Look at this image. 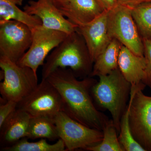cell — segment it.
I'll return each instance as SVG.
<instances>
[{"label":"cell","mask_w":151,"mask_h":151,"mask_svg":"<svg viewBox=\"0 0 151 151\" xmlns=\"http://www.w3.org/2000/svg\"><path fill=\"white\" fill-rule=\"evenodd\" d=\"M32 41L27 51L17 63L27 66L37 73L38 68L42 66L49 53L61 43L68 34L39 26L31 29Z\"/></svg>","instance_id":"9c48e42d"},{"label":"cell","mask_w":151,"mask_h":151,"mask_svg":"<svg viewBox=\"0 0 151 151\" xmlns=\"http://www.w3.org/2000/svg\"><path fill=\"white\" fill-rule=\"evenodd\" d=\"M31 29L15 20L0 22V56L17 63L29 48Z\"/></svg>","instance_id":"30bf717a"},{"label":"cell","mask_w":151,"mask_h":151,"mask_svg":"<svg viewBox=\"0 0 151 151\" xmlns=\"http://www.w3.org/2000/svg\"><path fill=\"white\" fill-rule=\"evenodd\" d=\"M144 46V57L146 60V68L143 83L151 89V40L142 39Z\"/></svg>","instance_id":"603a6c76"},{"label":"cell","mask_w":151,"mask_h":151,"mask_svg":"<svg viewBox=\"0 0 151 151\" xmlns=\"http://www.w3.org/2000/svg\"><path fill=\"white\" fill-rule=\"evenodd\" d=\"M31 116L21 109H17L0 128L1 148L9 147L27 137Z\"/></svg>","instance_id":"9a60e30c"},{"label":"cell","mask_w":151,"mask_h":151,"mask_svg":"<svg viewBox=\"0 0 151 151\" xmlns=\"http://www.w3.org/2000/svg\"><path fill=\"white\" fill-rule=\"evenodd\" d=\"M55 5L63 16L78 27L89 23L105 11L96 0H66Z\"/></svg>","instance_id":"4fadbf2b"},{"label":"cell","mask_w":151,"mask_h":151,"mask_svg":"<svg viewBox=\"0 0 151 151\" xmlns=\"http://www.w3.org/2000/svg\"><path fill=\"white\" fill-rule=\"evenodd\" d=\"M76 31L84 38L93 63L113 40L108 33V11L89 23L78 27Z\"/></svg>","instance_id":"7c38bea8"},{"label":"cell","mask_w":151,"mask_h":151,"mask_svg":"<svg viewBox=\"0 0 151 151\" xmlns=\"http://www.w3.org/2000/svg\"><path fill=\"white\" fill-rule=\"evenodd\" d=\"M17 5L21 6L22 4L23 1V0H12Z\"/></svg>","instance_id":"83f0119b"},{"label":"cell","mask_w":151,"mask_h":151,"mask_svg":"<svg viewBox=\"0 0 151 151\" xmlns=\"http://www.w3.org/2000/svg\"><path fill=\"white\" fill-rule=\"evenodd\" d=\"M122 44L113 39L93 63L90 76L108 75L119 68V52Z\"/></svg>","instance_id":"2e32d148"},{"label":"cell","mask_w":151,"mask_h":151,"mask_svg":"<svg viewBox=\"0 0 151 151\" xmlns=\"http://www.w3.org/2000/svg\"><path fill=\"white\" fill-rule=\"evenodd\" d=\"M27 138H23L9 147L1 148L4 151H65L66 150L64 142L59 139L54 144L47 142L46 139H41L35 142H30Z\"/></svg>","instance_id":"d6986e66"},{"label":"cell","mask_w":151,"mask_h":151,"mask_svg":"<svg viewBox=\"0 0 151 151\" xmlns=\"http://www.w3.org/2000/svg\"><path fill=\"white\" fill-rule=\"evenodd\" d=\"M131 89L128 106L132 135L146 151H151V96Z\"/></svg>","instance_id":"ba28073f"},{"label":"cell","mask_w":151,"mask_h":151,"mask_svg":"<svg viewBox=\"0 0 151 151\" xmlns=\"http://www.w3.org/2000/svg\"><path fill=\"white\" fill-rule=\"evenodd\" d=\"M92 62L84 38L77 31L68 35L47 57L42 70V79H45L58 68H69L76 76H90Z\"/></svg>","instance_id":"7a4b0ae2"},{"label":"cell","mask_w":151,"mask_h":151,"mask_svg":"<svg viewBox=\"0 0 151 151\" xmlns=\"http://www.w3.org/2000/svg\"><path fill=\"white\" fill-rule=\"evenodd\" d=\"M146 3H151V0H118V4L133 9L139 5Z\"/></svg>","instance_id":"d4e9b609"},{"label":"cell","mask_w":151,"mask_h":151,"mask_svg":"<svg viewBox=\"0 0 151 151\" xmlns=\"http://www.w3.org/2000/svg\"><path fill=\"white\" fill-rule=\"evenodd\" d=\"M3 81L0 93L5 101L19 103L38 85L37 74L32 68L21 66L5 57L0 56Z\"/></svg>","instance_id":"277c9868"},{"label":"cell","mask_w":151,"mask_h":151,"mask_svg":"<svg viewBox=\"0 0 151 151\" xmlns=\"http://www.w3.org/2000/svg\"><path fill=\"white\" fill-rule=\"evenodd\" d=\"M0 105V128L11 115L17 110L18 103L13 101H5L1 98Z\"/></svg>","instance_id":"cb8c5ba5"},{"label":"cell","mask_w":151,"mask_h":151,"mask_svg":"<svg viewBox=\"0 0 151 151\" xmlns=\"http://www.w3.org/2000/svg\"><path fill=\"white\" fill-rule=\"evenodd\" d=\"M119 68L131 87L144 90L146 86L143 83L146 68L144 56L135 54L122 45L119 52Z\"/></svg>","instance_id":"5bb4252c"},{"label":"cell","mask_w":151,"mask_h":151,"mask_svg":"<svg viewBox=\"0 0 151 151\" xmlns=\"http://www.w3.org/2000/svg\"><path fill=\"white\" fill-rule=\"evenodd\" d=\"M11 20L26 25L31 29L42 25L39 18L22 10L12 0H0V22Z\"/></svg>","instance_id":"e0dca14e"},{"label":"cell","mask_w":151,"mask_h":151,"mask_svg":"<svg viewBox=\"0 0 151 151\" xmlns=\"http://www.w3.org/2000/svg\"><path fill=\"white\" fill-rule=\"evenodd\" d=\"M59 92L63 111L85 126L103 131L110 119L94 103L91 89L97 82L91 76L78 80L69 68H58L46 78Z\"/></svg>","instance_id":"6da1fadb"},{"label":"cell","mask_w":151,"mask_h":151,"mask_svg":"<svg viewBox=\"0 0 151 151\" xmlns=\"http://www.w3.org/2000/svg\"><path fill=\"white\" fill-rule=\"evenodd\" d=\"M108 33L135 54L144 56L142 39L133 18L132 9L118 4L108 11Z\"/></svg>","instance_id":"5b68a950"},{"label":"cell","mask_w":151,"mask_h":151,"mask_svg":"<svg viewBox=\"0 0 151 151\" xmlns=\"http://www.w3.org/2000/svg\"><path fill=\"white\" fill-rule=\"evenodd\" d=\"M51 1L53 2L55 4L57 5L65 1L66 0H51Z\"/></svg>","instance_id":"4316f807"},{"label":"cell","mask_w":151,"mask_h":151,"mask_svg":"<svg viewBox=\"0 0 151 151\" xmlns=\"http://www.w3.org/2000/svg\"><path fill=\"white\" fill-rule=\"evenodd\" d=\"M63 102L57 89L47 79L42 81L35 89L18 103L17 108L31 117L46 116L54 119L63 111Z\"/></svg>","instance_id":"52a82bcc"},{"label":"cell","mask_w":151,"mask_h":151,"mask_svg":"<svg viewBox=\"0 0 151 151\" xmlns=\"http://www.w3.org/2000/svg\"><path fill=\"white\" fill-rule=\"evenodd\" d=\"M132 16L142 39L151 40V3L132 9Z\"/></svg>","instance_id":"44dd1931"},{"label":"cell","mask_w":151,"mask_h":151,"mask_svg":"<svg viewBox=\"0 0 151 151\" xmlns=\"http://www.w3.org/2000/svg\"><path fill=\"white\" fill-rule=\"evenodd\" d=\"M54 119L59 138L64 142L67 151L86 150L103 140V131L87 127L63 111L58 113Z\"/></svg>","instance_id":"8992f818"},{"label":"cell","mask_w":151,"mask_h":151,"mask_svg":"<svg viewBox=\"0 0 151 151\" xmlns=\"http://www.w3.org/2000/svg\"><path fill=\"white\" fill-rule=\"evenodd\" d=\"M26 12L37 16L42 25L50 29L70 34L76 31L78 26L63 15L51 0H31L24 7Z\"/></svg>","instance_id":"8fae6325"},{"label":"cell","mask_w":151,"mask_h":151,"mask_svg":"<svg viewBox=\"0 0 151 151\" xmlns=\"http://www.w3.org/2000/svg\"><path fill=\"white\" fill-rule=\"evenodd\" d=\"M27 138L32 140L45 139L55 141L59 139L54 119L46 116L31 117Z\"/></svg>","instance_id":"ac0fdd59"},{"label":"cell","mask_w":151,"mask_h":151,"mask_svg":"<svg viewBox=\"0 0 151 151\" xmlns=\"http://www.w3.org/2000/svg\"><path fill=\"white\" fill-rule=\"evenodd\" d=\"M119 133V141L125 151H146L132 135L129 122L128 106L121 119Z\"/></svg>","instance_id":"7402d4cb"},{"label":"cell","mask_w":151,"mask_h":151,"mask_svg":"<svg viewBox=\"0 0 151 151\" xmlns=\"http://www.w3.org/2000/svg\"><path fill=\"white\" fill-rule=\"evenodd\" d=\"M102 141L86 148L89 151H125L117 137V130L113 120H110L103 130Z\"/></svg>","instance_id":"ffe728a7"},{"label":"cell","mask_w":151,"mask_h":151,"mask_svg":"<svg viewBox=\"0 0 151 151\" xmlns=\"http://www.w3.org/2000/svg\"><path fill=\"white\" fill-rule=\"evenodd\" d=\"M99 5L105 11H109L118 4V0H96Z\"/></svg>","instance_id":"484cf974"},{"label":"cell","mask_w":151,"mask_h":151,"mask_svg":"<svg viewBox=\"0 0 151 151\" xmlns=\"http://www.w3.org/2000/svg\"><path fill=\"white\" fill-rule=\"evenodd\" d=\"M98 77L99 81L91 89L94 103L97 109L108 110L111 113L112 120L119 133L121 119L128 107L131 84L124 78L119 68L108 75Z\"/></svg>","instance_id":"3957f363"}]
</instances>
